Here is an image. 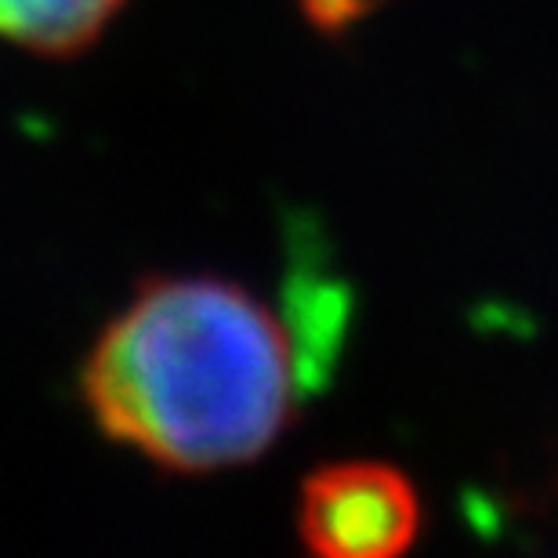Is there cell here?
Segmentation results:
<instances>
[{"label":"cell","mask_w":558,"mask_h":558,"mask_svg":"<svg viewBox=\"0 0 558 558\" xmlns=\"http://www.w3.org/2000/svg\"><path fill=\"white\" fill-rule=\"evenodd\" d=\"M301 360L262 301L226 279H149L84 363L113 442L167 472L247 464L294 417Z\"/></svg>","instance_id":"obj_1"},{"label":"cell","mask_w":558,"mask_h":558,"mask_svg":"<svg viewBox=\"0 0 558 558\" xmlns=\"http://www.w3.org/2000/svg\"><path fill=\"white\" fill-rule=\"evenodd\" d=\"M417 530V489L388 464L319 468L301 486L298 533L323 558H388L407 551Z\"/></svg>","instance_id":"obj_2"},{"label":"cell","mask_w":558,"mask_h":558,"mask_svg":"<svg viewBox=\"0 0 558 558\" xmlns=\"http://www.w3.org/2000/svg\"><path fill=\"white\" fill-rule=\"evenodd\" d=\"M128 0H0V37L40 54L84 51Z\"/></svg>","instance_id":"obj_3"},{"label":"cell","mask_w":558,"mask_h":558,"mask_svg":"<svg viewBox=\"0 0 558 558\" xmlns=\"http://www.w3.org/2000/svg\"><path fill=\"white\" fill-rule=\"evenodd\" d=\"M305 8L319 26H341V22L360 15L363 0H305Z\"/></svg>","instance_id":"obj_4"}]
</instances>
